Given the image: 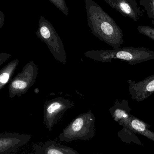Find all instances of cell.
Returning a JSON list of instances; mask_svg holds the SVG:
<instances>
[{"label": "cell", "instance_id": "277c9868", "mask_svg": "<svg viewBox=\"0 0 154 154\" xmlns=\"http://www.w3.org/2000/svg\"><path fill=\"white\" fill-rule=\"evenodd\" d=\"M38 38L46 43L54 58L63 64L66 63V53L63 42L53 25L43 16H41L36 32Z\"/></svg>", "mask_w": 154, "mask_h": 154}, {"label": "cell", "instance_id": "5bb4252c", "mask_svg": "<svg viewBox=\"0 0 154 154\" xmlns=\"http://www.w3.org/2000/svg\"><path fill=\"white\" fill-rule=\"evenodd\" d=\"M139 4L146 11L148 17L154 22V0H140Z\"/></svg>", "mask_w": 154, "mask_h": 154}, {"label": "cell", "instance_id": "e0dca14e", "mask_svg": "<svg viewBox=\"0 0 154 154\" xmlns=\"http://www.w3.org/2000/svg\"><path fill=\"white\" fill-rule=\"evenodd\" d=\"M11 55L9 53L2 52L0 53V66L2 65L6 61L10 58Z\"/></svg>", "mask_w": 154, "mask_h": 154}, {"label": "cell", "instance_id": "ba28073f", "mask_svg": "<svg viewBox=\"0 0 154 154\" xmlns=\"http://www.w3.org/2000/svg\"><path fill=\"white\" fill-rule=\"evenodd\" d=\"M31 136L24 134H0V154H11L28 143Z\"/></svg>", "mask_w": 154, "mask_h": 154}, {"label": "cell", "instance_id": "ac0fdd59", "mask_svg": "<svg viewBox=\"0 0 154 154\" xmlns=\"http://www.w3.org/2000/svg\"><path fill=\"white\" fill-rule=\"evenodd\" d=\"M5 16L3 12L0 11V29H2L4 24Z\"/></svg>", "mask_w": 154, "mask_h": 154}, {"label": "cell", "instance_id": "8fae6325", "mask_svg": "<svg viewBox=\"0 0 154 154\" xmlns=\"http://www.w3.org/2000/svg\"><path fill=\"white\" fill-rule=\"evenodd\" d=\"M131 110L128 101L123 99L116 100L114 105L109 108V111L114 120L123 126L132 115L130 114Z\"/></svg>", "mask_w": 154, "mask_h": 154}, {"label": "cell", "instance_id": "4fadbf2b", "mask_svg": "<svg viewBox=\"0 0 154 154\" xmlns=\"http://www.w3.org/2000/svg\"><path fill=\"white\" fill-rule=\"evenodd\" d=\"M19 63V60H14L0 70V90L11 80Z\"/></svg>", "mask_w": 154, "mask_h": 154}, {"label": "cell", "instance_id": "52a82bcc", "mask_svg": "<svg viewBox=\"0 0 154 154\" xmlns=\"http://www.w3.org/2000/svg\"><path fill=\"white\" fill-rule=\"evenodd\" d=\"M128 83L129 94L137 102H142L154 93V74L139 82L128 80Z\"/></svg>", "mask_w": 154, "mask_h": 154}, {"label": "cell", "instance_id": "7c38bea8", "mask_svg": "<svg viewBox=\"0 0 154 154\" xmlns=\"http://www.w3.org/2000/svg\"><path fill=\"white\" fill-rule=\"evenodd\" d=\"M133 133L140 134L148 139L154 141V133L150 131L151 126L143 122L137 118L131 115L129 120L123 126Z\"/></svg>", "mask_w": 154, "mask_h": 154}, {"label": "cell", "instance_id": "9c48e42d", "mask_svg": "<svg viewBox=\"0 0 154 154\" xmlns=\"http://www.w3.org/2000/svg\"><path fill=\"white\" fill-rule=\"evenodd\" d=\"M110 7L116 9L125 17H129L137 21L143 13L136 0H104Z\"/></svg>", "mask_w": 154, "mask_h": 154}, {"label": "cell", "instance_id": "3957f363", "mask_svg": "<svg viewBox=\"0 0 154 154\" xmlns=\"http://www.w3.org/2000/svg\"><path fill=\"white\" fill-rule=\"evenodd\" d=\"M95 122V115L91 111L81 114L63 129L59 136L60 141L69 143L92 139L96 134Z\"/></svg>", "mask_w": 154, "mask_h": 154}, {"label": "cell", "instance_id": "7a4b0ae2", "mask_svg": "<svg viewBox=\"0 0 154 154\" xmlns=\"http://www.w3.org/2000/svg\"><path fill=\"white\" fill-rule=\"evenodd\" d=\"M85 57L95 61L111 62L113 59L126 61L131 65L154 59V52L145 47H128L113 50L88 51L84 53Z\"/></svg>", "mask_w": 154, "mask_h": 154}, {"label": "cell", "instance_id": "6da1fadb", "mask_svg": "<svg viewBox=\"0 0 154 154\" xmlns=\"http://www.w3.org/2000/svg\"><path fill=\"white\" fill-rule=\"evenodd\" d=\"M89 27L92 34L113 49L124 43L122 29L102 7L93 0H85Z\"/></svg>", "mask_w": 154, "mask_h": 154}, {"label": "cell", "instance_id": "8992f818", "mask_svg": "<svg viewBox=\"0 0 154 154\" xmlns=\"http://www.w3.org/2000/svg\"><path fill=\"white\" fill-rule=\"evenodd\" d=\"M75 104L71 100L62 97L55 98L48 100L44 105V123L48 130L52 131L53 126Z\"/></svg>", "mask_w": 154, "mask_h": 154}, {"label": "cell", "instance_id": "30bf717a", "mask_svg": "<svg viewBox=\"0 0 154 154\" xmlns=\"http://www.w3.org/2000/svg\"><path fill=\"white\" fill-rule=\"evenodd\" d=\"M32 149L36 154H79L73 148L51 140H48L43 143L35 144L32 146Z\"/></svg>", "mask_w": 154, "mask_h": 154}, {"label": "cell", "instance_id": "2e32d148", "mask_svg": "<svg viewBox=\"0 0 154 154\" xmlns=\"http://www.w3.org/2000/svg\"><path fill=\"white\" fill-rule=\"evenodd\" d=\"M58 9H59L65 15L69 14L68 8L65 0H49Z\"/></svg>", "mask_w": 154, "mask_h": 154}, {"label": "cell", "instance_id": "9a60e30c", "mask_svg": "<svg viewBox=\"0 0 154 154\" xmlns=\"http://www.w3.org/2000/svg\"><path fill=\"white\" fill-rule=\"evenodd\" d=\"M139 33L154 41V28L149 25H141L137 27Z\"/></svg>", "mask_w": 154, "mask_h": 154}, {"label": "cell", "instance_id": "5b68a950", "mask_svg": "<svg viewBox=\"0 0 154 154\" xmlns=\"http://www.w3.org/2000/svg\"><path fill=\"white\" fill-rule=\"evenodd\" d=\"M38 68L33 61H29L22 70L10 81L8 86L9 97H20L25 94L36 81Z\"/></svg>", "mask_w": 154, "mask_h": 154}]
</instances>
